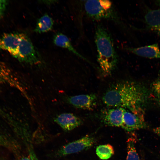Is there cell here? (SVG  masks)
I'll return each instance as SVG.
<instances>
[{"label": "cell", "instance_id": "cb8c5ba5", "mask_svg": "<svg viewBox=\"0 0 160 160\" xmlns=\"http://www.w3.org/2000/svg\"><path fill=\"white\" fill-rule=\"evenodd\" d=\"M20 160H31V159L30 157L25 156L22 157Z\"/></svg>", "mask_w": 160, "mask_h": 160}, {"label": "cell", "instance_id": "e0dca14e", "mask_svg": "<svg viewBox=\"0 0 160 160\" xmlns=\"http://www.w3.org/2000/svg\"><path fill=\"white\" fill-rule=\"evenodd\" d=\"M127 160H140L135 146V140L132 138L127 140Z\"/></svg>", "mask_w": 160, "mask_h": 160}, {"label": "cell", "instance_id": "ac0fdd59", "mask_svg": "<svg viewBox=\"0 0 160 160\" xmlns=\"http://www.w3.org/2000/svg\"><path fill=\"white\" fill-rule=\"evenodd\" d=\"M0 146L8 149L11 148V144L8 140L0 133Z\"/></svg>", "mask_w": 160, "mask_h": 160}, {"label": "cell", "instance_id": "5b68a950", "mask_svg": "<svg viewBox=\"0 0 160 160\" xmlns=\"http://www.w3.org/2000/svg\"><path fill=\"white\" fill-rule=\"evenodd\" d=\"M17 60L20 62L32 65L39 64L41 62L39 56L31 39L25 33H22Z\"/></svg>", "mask_w": 160, "mask_h": 160}, {"label": "cell", "instance_id": "4fadbf2b", "mask_svg": "<svg viewBox=\"0 0 160 160\" xmlns=\"http://www.w3.org/2000/svg\"><path fill=\"white\" fill-rule=\"evenodd\" d=\"M0 84H5L20 88L17 80L11 70L5 64L0 61Z\"/></svg>", "mask_w": 160, "mask_h": 160}, {"label": "cell", "instance_id": "7402d4cb", "mask_svg": "<svg viewBox=\"0 0 160 160\" xmlns=\"http://www.w3.org/2000/svg\"><path fill=\"white\" fill-rule=\"evenodd\" d=\"M153 130L155 134L160 136V126L154 129Z\"/></svg>", "mask_w": 160, "mask_h": 160}, {"label": "cell", "instance_id": "ffe728a7", "mask_svg": "<svg viewBox=\"0 0 160 160\" xmlns=\"http://www.w3.org/2000/svg\"><path fill=\"white\" fill-rule=\"evenodd\" d=\"M7 4V1L0 0V19L4 14Z\"/></svg>", "mask_w": 160, "mask_h": 160}, {"label": "cell", "instance_id": "2e32d148", "mask_svg": "<svg viewBox=\"0 0 160 160\" xmlns=\"http://www.w3.org/2000/svg\"><path fill=\"white\" fill-rule=\"evenodd\" d=\"M96 153L100 159L106 160L114 154V150L112 146L110 144L100 145L97 147Z\"/></svg>", "mask_w": 160, "mask_h": 160}, {"label": "cell", "instance_id": "3957f363", "mask_svg": "<svg viewBox=\"0 0 160 160\" xmlns=\"http://www.w3.org/2000/svg\"><path fill=\"white\" fill-rule=\"evenodd\" d=\"M87 15L96 20L109 19L117 21L118 19L112 2L108 0H87L84 2Z\"/></svg>", "mask_w": 160, "mask_h": 160}, {"label": "cell", "instance_id": "8fae6325", "mask_svg": "<svg viewBox=\"0 0 160 160\" xmlns=\"http://www.w3.org/2000/svg\"><path fill=\"white\" fill-rule=\"evenodd\" d=\"M127 49L141 57L149 58H160V50L157 44L138 48H129Z\"/></svg>", "mask_w": 160, "mask_h": 160}, {"label": "cell", "instance_id": "d4e9b609", "mask_svg": "<svg viewBox=\"0 0 160 160\" xmlns=\"http://www.w3.org/2000/svg\"><path fill=\"white\" fill-rule=\"evenodd\" d=\"M159 1L160 2V1Z\"/></svg>", "mask_w": 160, "mask_h": 160}, {"label": "cell", "instance_id": "7c38bea8", "mask_svg": "<svg viewBox=\"0 0 160 160\" xmlns=\"http://www.w3.org/2000/svg\"><path fill=\"white\" fill-rule=\"evenodd\" d=\"M145 18L148 28L160 35V9L148 11Z\"/></svg>", "mask_w": 160, "mask_h": 160}, {"label": "cell", "instance_id": "44dd1931", "mask_svg": "<svg viewBox=\"0 0 160 160\" xmlns=\"http://www.w3.org/2000/svg\"><path fill=\"white\" fill-rule=\"evenodd\" d=\"M29 157L31 160H39L34 151L31 149L29 150Z\"/></svg>", "mask_w": 160, "mask_h": 160}, {"label": "cell", "instance_id": "277c9868", "mask_svg": "<svg viewBox=\"0 0 160 160\" xmlns=\"http://www.w3.org/2000/svg\"><path fill=\"white\" fill-rule=\"evenodd\" d=\"M145 110V108L143 107L125 109L121 127L129 132L146 128Z\"/></svg>", "mask_w": 160, "mask_h": 160}, {"label": "cell", "instance_id": "ba28073f", "mask_svg": "<svg viewBox=\"0 0 160 160\" xmlns=\"http://www.w3.org/2000/svg\"><path fill=\"white\" fill-rule=\"evenodd\" d=\"M97 97L94 94H82L70 96L66 98L67 102L79 108L91 110L96 107Z\"/></svg>", "mask_w": 160, "mask_h": 160}, {"label": "cell", "instance_id": "9c48e42d", "mask_svg": "<svg viewBox=\"0 0 160 160\" xmlns=\"http://www.w3.org/2000/svg\"><path fill=\"white\" fill-rule=\"evenodd\" d=\"M125 109L113 108L104 110L102 118L105 124L111 126L119 127L122 126Z\"/></svg>", "mask_w": 160, "mask_h": 160}, {"label": "cell", "instance_id": "6da1fadb", "mask_svg": "<svg viewBox=\"0 0 160 160\" xmlns=\"http://www.w3.org/2000/svg\"><path fill=\"white\" fill-rule=\"evenodd\" d=\"M150 93L140 83L126 81L115 84L109 89L103 97V103L108 106L130 109L146 108Z\"/></svg>", "mask_w": 160, "mask_h": 160}, {"label": "cell", "instance_id": "30bf717a", "mask_svg": "<svg viewBox=\"0 0 160 160\" xmlns=\"http://www.w3.org/2000/svg\"><path fill=\"white\" fill-rule=\"evenodd\" d=\"M54 121L65 131L73 130L80 125L82 121L79 117L71 113H64L56 116Z\"/></svg>", "mask_w": 160, "mask_h": 160}, {"label": "cell", "instance_id": "d6986e66", "mask_svg": "<svg viewBox=\"0 0 160 160\" xmlns=\"http://www.w3.org/2000/svg\"><path fill=\"white\" fill-rule=\"evenodd\" d=\"M152 88L155 95L160 94V78L153 82Z\"/></svg>", "mask_w": 160, "mask_h": 160}, {"label": "cell", "instance_id": "603a6c76", "mask_svg": "<svg viewBox=\"0 0 160 160\" xmlns=\"http://www.w3.org/2000/svg\"><path fill=\"white\" fill-rule=\"evenodd\" d=\"M156 95V100L158 104L160 106V94Z\"/></svg>", "mask_w": 160, "mask_h": 160}, {"label": "cell", "instance_id": "9a60e30c", "mask_svg": "<svg viewBox=\"0 0 160 160\" xmlns=\"http://www.w3.org/2000/svg\"><path fill=\"white\" fill-rule=\"evenodd\" d=\"M53 24L52 18L48 15L45 14L38 20L34 31L39 33L47 32L52 30Z\"/></svg>", "mask_w": 160, "mask_h": 160}, {"label": "cell", "instance_id": "7a4b0ae2", "mask_svg": "<svg viewBox=\"0 0 160 160\" xmlns=\"http://www.w3.org/2000/svg\"><path fill=\"white\" fill-rule=\"evenodd\" d=\"M95 39L98 62L103 73L108 75L115 68L118 60L113 40L108 32L101 25L96 27Z\"/></svg>", "mask_w": 160, "mask_h": 160}, {"label": "cell", "instance_id": "5bb4252c", "mask_svg": "<svg viewBox=\"0 0 160 160\" xmlns=\"http://www.w3.org/2000/svg\"><path fill=\"white\" fill-rule=\"evenodd\" d=\"M53 40V43L56 46L65 48L79 57L86 60L75 49L68 38L65 35L61 33H58L54 36Z\"/></svg>", "mask_w": 160, "mask_h": 160}, {"label": "cell", "instance_id": "52a82bcc", "mask_svg": "<svg viewBox=\"0 0 160 160\" xmlns=\"http://www.w3.org/2000/svg\"><path fill=\"white\" fill-rule=\"evenodd\" d=\"M22 33H4L0 35V50L8 52L17 59Z\"/></svg>", "mask_w": 160, "mask_h": 160}, {"label": "cell", "instance_id": "8992f818", "mask_svg": "<svg viewBox=\"0 0 160 160\" xmlns=\"http://www.w3.org/2000/svg\"><path fill=\"white\" fill-rule=\"evenodd\" d=\"M94 142L93 137L86 136L62 147L56 152L55 156L58 157H63L81 151L91 147Z\"/></svg>", "mask_w": 160, "mask_h": 160}]
</instances>
